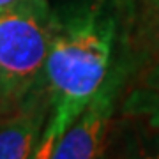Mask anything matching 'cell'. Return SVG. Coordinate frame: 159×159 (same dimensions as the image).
Segmentation results:
<instances>
[{
  "mask_svg": "<svg viewBox=\"0 0 159 159\" xmlns=\"http://www.w3.org/2000/svg\"><path fill=\"white\" fill-rule=\"evenodd\" d=\"M55 30L43 0L0 14V115L14 111L44 73Z\"/></svg>",
  "mask_w": 159,
  "mask_h": 159,
  "instance_id": "cell-2",
  "label": "cell"
},
{
  "mask_svg": "<svg viewBox=\"0 0 159 159\" xmlns=\"http://www.w3.org/2000/svg\"><path fill=\"white\" fill-rule=\"evenodd\" d=\"M125 111L142 115L152 127L159 129V64L138 83L129 99L125 101Z\"/></svg>",
  "mask_w": 159,
  "mask_h": 159,
  "instance_id": "cell-5",
  "label": "cell"
},
{
  "mask_svg": "<svg viewBox=\"0 0 159 159\" xmlns=\"http://www.w3.org/2000/svg\"><path fill=\"white\" fill-rule=\"evenodd\" d=\"M113 39V20L97 12L74 18L55 30L44 64L53 111L34 157H51L60 136L101 87L108 74Z\"/></svg>",
  "mask_w": 159,
  "mask_h": 159,
  "instance_id": "cell-1",
  "label": "cell"
},
{
  "mask_svg": "<svg viewBox=\"0 0 159 159\" xmlns=\"http://www.w3.org/2000/svg\"><path fill=\"white\" fill-rule=\"evenodd\" d=\"M142 39L150 57L159 64V0H147L142 20Z\"/></svg>",
  "mask_w": 159,
  "mask_h": 159,
  "instance_id": "cell-6",
  "label": "cell"
},
{
  "mask_svg": "<svg viewBox=\"0 0 159 159\" xmlns=\"http://www.w3.org/2000/svg\"><path fill=\"white\" fill-rule=\"evenodd\" d=\"M122 83L120 69L106 74L104 81L92 99L87 102L83 111L74 119L57 145L53 147L51 157L55 159H90L97 157L102 150L110 119L113 115L117 90Z\"/></svg>",
  "mask_w": 159,
  "mask_h": 159,
  "instance_id": "cell-3",
  "label": "cell"
},
{
  "mask_svg": "<svg viewBox=\"0 0 159 159\" xmlns=\"http://www.w3.org/2000/svg\"><path fill=\"white\" fill-rule=\"evenodd\" d=\"M27 2H30V0H0V14L7 12V11H12L16 7L23 6V4H27Z\"/></svg>",
  "mask_w": 159,
  "mask_h": 159,
  "instance_id": "cell-7",
  "label": "cell"
},
{
  "mask_svg": "<svg viewBox=\"0 0 159 159\" xmlns=\"http://www.w3.org/2000/svg\"><path fill=\"white\" fill-rule=\"evenodd\" d=\"M46 110L43 106H29L14 110L0 122V159L32 157L39 145Z\"/></svg>",
  "mask_w": 159,
  "mask_h": 159,
  "instance_id": "cell-4",
  "label": "cell"
}]
</instances>
